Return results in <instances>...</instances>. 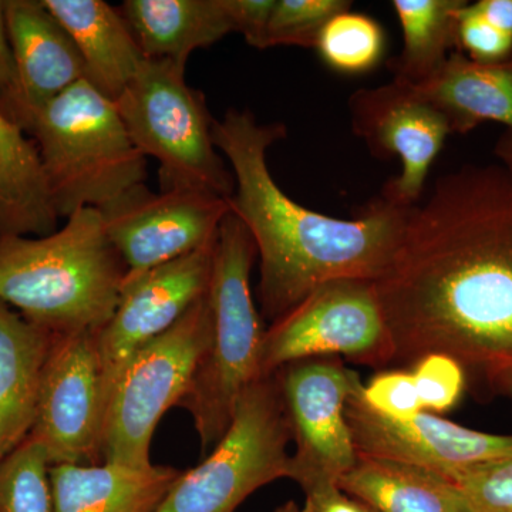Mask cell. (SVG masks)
I'll return each instance as SVG.
<instances>
[{
  "instance_id": "8fae6325",
  "label": "cell",
  "mask_w": 512,
  "mask_h": 512,
  "mask_svg": "<svg viewBox=\"0 0 512 512\" xmlns=\"http://www.w3.org/2000/svg\"><path fill=\"white\" fill-rule=\"evenodd\" d=\"M104 229L136 276L215 241L228 200L200 191L153 192L138 184L101 208Z\"/></svg>"
},
{
  "instance_id": "d6a6232c",
  "label": "cell",
  "mask_w": 512,
  "mask_h": 512,
  "mask_svg": "<svg viewBox=\"0 0 512 512\" xmlns=\"http://www.w3.org/2000/svg\"><path fill=\"white\" fill-rule=\"evenodd\" d=\"M16 64L10 46L8 25H6L5 0H0V110L12 120L15 106ZM13 121V120H12Z\"/></svg>"
},
{
  "instance_id": "484cf974",
  "label": "cell",
  "mask_w": 512,
  "mask_h": 512,
  "mask_svg": "<svg viewBox=\"0 0 512 512\" xmlns=\"http://www.w3.org/2000/svg\"><path fill=\"white\" fill-rule=\"evenodd\" d=\"M50 460L37 441L26 439L0 461V512H53Z\"/></svg>"
},
{
  "instance_id": "5b68a950",
  "label": "cell",
  "mask_w": 512,
  "mask_h": 512,
  "mask_svg": "<svg viewBox=\"0 0 512 512\" xmlns=\"http://www.w3.org/2000/svg\"><path fill=\"white\" fill-rule=\"evenodd\" d=\"M57 217L106 207L146 184L147 157L134 146L113 100L82 80L46 104L29 130Z\"/></svg>"
},
{
  "instance_id": "74e56055",
  "label": "cell",
  "mask_w": 512,
  "mask_h": 512,
  "mask_svg": "<svg viewBox=\"0 0 512 512\" xmlns=\"http://www.w3.org/2000/svg\"><path fill=\"white\" fill-rule=\"evenodd\" d=\"M275 512H302V508L293 501L282 504L281 507L276 508Z\"/></svg>"
},
{
  "instance_id": "8992f818",
  "label": "cell",
  "mask_w": 512,
  "mask_h": 512,
  "mask_svg": "<svg viewBox=\"0 0 512 512\" xmlns=\"http://www.w3.org/2000/svg\"><path fill=\"white\" fill-rule=\"evenodd\" d=\"M184 72L170 60L146 59L114 103L134 146L160 164V191H200L229 200L234 174L215 147L205 96L188 86Z\"/></svg>"
},
{
  "instance_id": "52a82bcc",
  "label": "cell",
  "mask_w": 512,
  "mask_h": 512,
  "mask_svg": "<svg viewBox=\"0 0 512 512\" xmlns=\"http://www.w3.org/2000/svg\"><path fill=\"white\" fill-rule=\"evenodd\" d=\"M210 339L211 309L205 293L167 332L130 357L107 404L103 463L151 466V439L158 421L187 393Z\"/></svg>"
},
{
  "instance_id": "44dd1931",
  "label": "cell",
  "mask_w": 512,
  "mask_h": 512,
  "mask_svg": "<svg viewBox=\"0 0 512 512\" xmlns=\"http://www.w3.org/2000/svg\"><path fill=\"white\" fill-rule=\"evenodd\" d=\"M412 86L444 114L453 133H468L485 121L512 133V59L478 63L456 50L430 79Z\"/></svg>"
},
{
  "instance_id": "ffe728a7",
  "label": "cell",
  "mask_w": 512,
  "mask_h": 512,
  "mask_svg": "<svg viewBox=\"0 0 512 512\" xmlns=\"http://www.w3.org/2000/svg\"><path fill=\"white\" fill-rule=\"evenodd\" d=\"M119 10L146 59L181 67L234 32L225 0H126Z\"/></svg>"
},
{
  "instance_id": "f1b7e54d",
  "label": "cell",
  "mask_w": 512,
  "mask_h": 512,
  "mask_svg": "<svg viewBox=\"0 0 512 512\" xmlns=\"http://www.w3.org/2000/svg\"><path fill=\"white\" fill-rule=\"evenodd\" d=\"M413 379L423 410L433 412L456 406L466 387V372L460 363L440 353L421 357L414 365Z\"/></svg>"
},
{
  "instance_id": "d590c367",
  "label": "cell",
  "mask_w": 512,
  "mask_h": 512,
  "mask_svg": "<svg viewBox=\"0 0 512 512\" xmlns=\"http://www.w3.org/2000/svg\"><path fill=\"white\" fill-rule=\"evenodd\" d=\"M495 154H497L501 165H504L512 175V133L510 131H507L498 141Z\"/></svg>"
},
{
  "instance_id": "7c38bea8",
  "label": "cell",
  "mask_w": 512,
  "mask_h": 512,
  "mask_svg": "<svg viewBox=\"0 0 512 512\" xmlns=\"http://www.w3.org/2000/svg\"><path fill=\"white\" fill-rule=\"evenodd\" d=\"M104 417L96 333L55 335L28 437L45 448L52 466L87 461L94 466L101 460Z\"/></svg>"
},
{
  "instance_id": "7402d4cb",
  "label": "cell",
  "mask_w": 512,
  "mask_h": 512,
  "mask_svg": "<svg viewBox=\"0 0 512 512\" xmlns=\"http://www.w3.org/2000/svg\"><path fill=\"white\" fill-rule=\"evenodd\" d=\"M349 497L375 512H470L463 494L448 478L426 468L359 456L339 480Z\"/></svg>"
},
{
  "instance_id": "d4e9b609",
  "label": "cell",
  "mask_w": 512,
  "mask_h": 512,
  "mask_svg": "<svg viewBox=\"0 0 512 512\" xmlns=\"http://www.w3.org/2000/svg\"><path fill=\"white\" fill-rule=\"evenodd\" d=\"M386 37L377 20L362 13H339L326 23L316 42L320 59L330 69L362 74L375 69L383 59Z\"/></svg>"
},
{
  "instance_id": "5bb4252c",
  "label": "cell",
  "mask_w": 512,
  "mask_h": 512,
  "mask_svg": "<svg viewBox=\"0 0 512 512\" xmlns=\"http://www.w3.org/2000/svg\"><path fill=\"white\" fill-rule=\"evenodd\" d=\"M349 106L353 131L373 156L402 160V173L386 185L382 198L397 207H414L431 165L453 133L448 120L412 84L397 79L376 89L357 90Z\"/></svg>"
},
{
  "instance_id": "83f0119b",
  "label": "cell",
  "mask_w": 512,
  "mask_h": 512,
  "mask_svg": "<svg viewBox=\"0 0 512 512\" xmlns=\"http://www.w3.org/2000/svg\"><path fill=\"white\" fill-rule=\"evenodd\" d=\"M470 512H512V454L454 477Z\"/></svg>"
},
{
  "instance_id": "4316f807",
  "label": "cell",
  "mask_w": 512,
  "mask_h": 512,
  "mask_svg": "<svg viewBox=\"0 0 512 512\" xmlns=\"http://www.w3.org/2000/svg\"><path fill=\"white\" fill-rule=\"evenodd\" d=\"M350 6L346 0H276L266 43L268 47H315L326 23Z\"/></svg>"
},
{
  "instance_id": "cb8c5ba5",
  "label": "cell",
  "mask_w": 512,
  "mask_h": 512,
  "mask_svg": "<svg viewBox=\"0 0 512 512\" xmlns=\"http://www.w3.org/2000/svg\"><path fill=\"white\" fill-rule=\"evenodd\" d=\"M466 0H394L403 30V50L390 62L394 79L419 84L430 79L457 47L458 10Z\"/></svg>"
},
{
  "instance_id": "1f68e13d",
  "label": "cell",
  "mask_w": 512,
  "mask_h": 512,
  "mask_svg": "<svg viewBox=\"0 0 512 512\" xmlns=\"http://www.w3.org/2000/svg\"><path fill=\"white\" fill-rule=\"evenodd\" d=\"M276 0H225L234 32L241 33L248 45L256 49H268L269 20Z\"/></svg>"
},
{
  "instance_id": "9a60e30c",
  "label": "cell",
  "mask_w": 512,
  "mask_h": 512,
  "mask_svg": "<svg viewBox=\"0 0 512 512\" xmlns=\"http://www.w3.org/2000/svg\"><path fill=\"white\" fill-rule=\"evenodd\" d=\"M360 380L345 407L353 447L359 456L426 468L453 481L468 468L512 454V436L481 433L421 412L393 420L366 403Z\"/></svg>"
},
{
  "instance_id": "2e32d148",
  "label": "cell",
  "mask_w": 512,
  "mask_h": 512,
  "mask_svg": "<svg viewBox=\"0 0 512 512\" xmlns=\"http://www.w3.org/2000/svg\"><path fill=\"white\" fill-rule=\"evenodd\" d=\"M5 12L18 79L12 120L29 134L46 104L84 80V63L43 0H5Z\"/></svg>"
},
{
  "instance_id": "6da1fadb",
  "label": "cell",
  "mask_w": 512,
  "mask_h": 512,
  "mask_svg": "<svg viewBox=\"0 0 512 512\" xmlns=\"http://www.w3.org/2000/svg\"><path fill=\"white\" fill-rule=\"evenodd\" d=\"M389 366L440 353L493 390L512 370V175L466 165L410 208L392 262L372 282Z\"/></svg>"
},
{
  "instance_id": "e0dca14e",
  "label": "cell",
  "mask_w": 512,
  "mask_h": 512,
  "mask_svg": "<svg viewBox=\"0 0 512 512\" xmlns=\"http://www.w3.org/2000/svg\"><path fill=\"white\" fill-rule=\"evenodd\" d=\"M173 467L50 466L53 512H156L183 476Z\"/></svg>"
},
{
  "instance_id": "603a6c76",
  "label": "cell",
  "mask_w": 512,
  "mask_h": 512,
  "mask_svg": "<svg viewBox=\"0 0 512 512\" xmlns=\"http://www.w3.org/2000/svg\"><path fill=\"white\" fill-rule=\"evenodd\" d=\"M59 220L35 141L0 110V238L46 237Z\"/></svg>"
},
{
  "instance_id": "8d00e7d4",
  "label": "cell",
  "mask_w": 512,
  "mask_h": 512,
  "mask_svg": "<svg viewBox=\"0 0 512 512\" xmlns=\"http://www.w3.org/2000/svg\"><path fill=\"white\" fill-rule=\"evenodd\" d=\"M494 392L505 394V396L510 397L512 402V370H510V372L504 373V375L497 380V383H495Z\"/></svg>"
},
{
  "instance_id": "f546056e",
  "label": "cell",
  "mask_w": 512,
  "mask_h": 512,
  "mask_svg": "<svg viewBox=\"0 0 512 512\" xmlns=\"http://www.w3.org/2000/svg\"><path fill=\"white\" fill-rule=\"evenodd\" d=\"M363 397L377 413L393 420H410L423 412L413 373L390 370L363 384Z\"/></svg>"
},
{
  "instance_id": "4dcf8cb0",
  "label": "cell",
  "mask_w": 512,
  "mask_h": 512,
  "mask_svg": "<svg viewBox=\"0 0 512 512\" xmlns=\"http://www.w3.org/2000/svg\"><path fill=\"white\" fill-rule=\"evenodd\" d=\"M457 47L478 63H504L512 59V36L491 26L468 2L458 10Z\"/></svg>"
},
{
  "instance_id": "f35d334b",
  "label": "cell",
  "mask_w": 512,
  "mask_h": 512,
  "mask_svg": "<svg viewBox=\"0 0 512 512\" xmlns=\"http://www.w3.org/2000/svg\"><path fill=\"white\" fill-rule=\"evenodd\" d=\"M370 512H375V511L370 510Z\"/></svg>"
},
{
  "instance_id": "ac0fdd59",
  "label": "cell",
  "mask_w": 512,
  "mask_h": 512,
  "mask_svg": "<svg viewBox=\"0 0 512 512\" xmlns=\"http://www.w3.org/2000/svg\"><path fill=\"white\" fill-rule=\"evenodd\" d=\"M72 37L84 63V80L116 101L146 57L119 8L104 0H43Z\"/></svg>"
},
{
  "instance_id": "e575fe53",
  "label": "cell",
  "mask_w": 512,
  "mask_h": 512,
  "mask_svg": "<svg viewBox=\"0 0 512 512\" xmlns=\"http://www.w3.org/2000/svg\"><path fill=\"white\" fill-rule=\"evenodd\" d=\"M470 6L495 29L512 36V0H478Z\"/></svg>"
},
{
  "instance_id": "d6986e66",
  "label": "cell",
  "mask_w": 512,
  "mask_h": 512,
  "mask_svg": "<svg viewBox=\"0 0 512 512\" xmlns=\"http://www.w3.org/2000/svg\"><path fill=\"white\" fill-rule=\"evenodd\" d=\"M53 339L0 299V461L32 431Z\"/></svg>"
},
{
  "instance_id": "30bf717a",
  "label": "cell",
  "mask_w": 512,
  "mask_h": 512,
  "mask_svg": "<svg viewBox=\"0 0 512 512\" xmlns=\"http://www.w3.org/2000/svg\"><path fill=\"white\" fill-rule=\"evenodd\" d=\"M275 377L296 444L286 478L301 485L305 495L339 487L356 463L345 407L362 379L340 357L289 363Z\"/></svg>"
},
{
  "instance_id": "ba28073f",
  "label": "cell",
  "mask_w": 512,
  "mask_h": 512,
  "mask_svg": "<svg viewBox=\"0 0 512 512\" xmlns=\"http://www.w3.org/2000/svg\"><path fill=\"white\" fill-rule=\"evenodd\" d=\"M291 440L278 380H256L214 451L184 471L156 512H234L256 490L288 476Z\"/></svg>"
},
{
  "instance_id": "277c9868",
  "label": "cell",
  "mask_w": 512,
  "mask_h": 512,
  "mask_svg": "<svg viewBox=\"0 0 512 512\" xmlns=\"http://www.w3.org/2000/svg\"><path fill=\"white\" fill-rule=\"evenodd\" d=\"M256 256L255 242L247 227L229 212L218 232L207 292L210 345L178 403L194 420L202 453L220 443L231 426L242 393L261 379L266 329L251 291Z\"/></svg>"
},
{
  "instance_id": "4fadbf2b",
  "label": "cell",
  "mask_w": 512,
  "mask_h": 512,
  "mask_svg": "<svg viewBox=\"0 0 512 512\" xmlns=\"http://www.w3.org/2000/svg\"><path fill=\"white\" fill-rule=\"evenodd\" d=\"M215 245L217 239L175 261L124 279L113 318L96 333L106 410L130 357L167 332L207 293Z\"/></svg>"
},
{
  "instance_id": "836d02e7",
  "label": "cell",
  "mask_w": 512,
  "mask_h": 512,
  "mask_svg": "<svg viewBox=\"0 0 512 512\" xmlns=\"http://www.w3.org/2000/svg\"><path fill=\"white\" fill-rule=\"evenodd\" d=\"M302 512H370L369 508L343 493L339 487L305 495Z\"/></svg>"
},
{
  "instance_id": "3957f363",
  "label": "cell",
  "mask_w": 512,
  "mask_h": 512,
  "mask_svg": "<svg viewBox=\"0 0 512 512\" xmlns=\"http://www.w3.org/2000/svg\"><path fill=\"white\" fill-rule=\"evenodd\" d=\"M126 276L96 208L74 212L46 237L0 238V299L53 335L100 332Z\"/></svg>"
},
{
  "instance_id": "9c48e42d",
  "label": "cell",
  "mask_w": 512,
  "mask_h": 512,
  "mask_svg": "<svg viewBox=\"0 0 512 512\" xmlns=\"http://www.w3.org/2000/svg\"><path fill=\"white\" fill-rule=\"evenodd\" d=\"M340 356L389 367L390 340L372 282H326L272 323L262 342L261 379L299 360Z\"/></svg>"
},
{
  "instance_id": "7a4b0ae2",
  "label": "cell",
  "mask_w": 512,
  "mask_h": 512,
  "mask_svg": "<svg viewBox=\"0 0 512 512\" xmlns=\"http://www.w3.org/2000/svg\"><path fill=\"white\" fill-rule=\"evenodd\" d=\"M285 134L284 124L258 123L249 110L229 109L212 124L215 147L234 174L229 210L247 227L258 252L259 305L271 325L326 282L379 279L412 208L379 198L356 220H338L302 207L275 183L266 163L269 148Z\"/></svg>"
}]
</instances>
